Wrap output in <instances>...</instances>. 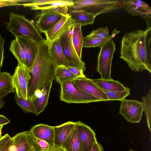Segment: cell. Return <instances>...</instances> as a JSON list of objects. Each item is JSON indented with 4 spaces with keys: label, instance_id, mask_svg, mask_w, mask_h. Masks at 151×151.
<instances>
[{
    "label": "cell",
    "instance_id": "obj_25",
    "mask_svg": "<svg viewBox=\"0 0 151 151\" xmlns=\"http://www.w3.org/2000/svg\"><path fill=\"white\" fill-rule=\"evenodd\" d=\"M81 27L80 25L74 24L72 29V41L78 57L82 59V51L83 37Z\"/></svg>",
    "mask_w": 151,
    "mask_h": 151
},
{
    "label": "cell",
    "instance_id": "obj_41",
    "mask_svg": "<svg viewBox=\"0 0 151 151\" xmlns=\"http://www.w3.org/2000/svg\"><path fill=\"white\" fill-rule=\"evenodd\" d=\"M40 151H64L61 148H58L55 147V149L53 150H46Z\"/></svg>",
    "mask_w": 151,
    "mask_h": 151
},
{
    "label": "cell",
    "instance_id": "obj_43",
    "mask_svg": "<svg viewBox=\"0 0 151 151\" xmlns=\"http://www.w3.org/2000/svg\"><path fill=\"white\" fill-rule=\"evenodd\" d=\"M129 151H135V150H130Z\"/></svg>",
    "mask_w": 151,
    "mask_h": 151
},
{
    "label": "cell",
    "instance_id": "obj_18",
    "mask_svg": "<svg viewBox=\"0 0 151 151\" xmlns=\"http://www.w3.org/2000/svg\"><path fill=\"white\" fill-rule=\"evenodd\" d=\"M75 127V122L68 121L59 126L53 127L54 144L55 147L61 146Z\"/></svg>",
    "mask_w": 151,
    "mask_h": 151
},
{
    "label": "cell",
    "instance_id": "obj_12",
    "mask_svg": "<svg viewBox=\"0 0 151 151\" xmlns=\"http://www.w3.org/2000/svg\"><path fill=\"white\" fill-rule=\"evenodd\" d=\"M74 24L73 20L68 13L64 15L53 27L44 33L49 45L70 32Z\"/></svg>",
    "mask_w": 151,
    "mask_h": 151
},
{
    "label": "cell",
    "instance_id": "obj_8",
    "mask_svg": "<svg viewBox=\"0 0 151 151\" xmlns=\"http://www.w3.org/2000/svg\"><path fill=\"white\" fill-rule=\"evenodd\" d=\"M100 47L97 60L96 70L102 79H112L111 76L112 61L116 45L114 42L110 40Z\"/></svg>",
    "mask_w": 151,
    "mask_h": 151
},
{
    "label": "cell",
    "instance_id": "obj_11",
    "mask_svg": "<svg viewBox=\"0 0 151 151\" xmlns=\"http://www.w3.org/2000/svg\"><path fill=\"white\" fill-rule=\"evenodd\" d=\"M72 29L60 39L61 47L70 66L82 70L84 72L86 69L85 64L78 57L73 46L72 41Z\"/></svg>",
    "mask_w": 151,
    "mask_h": 151
},
{
    "label": "cell",
    "instance_id": "obj_17",
    "mask_svg": "<svg viewBox=\"0 0 151 151\" xmlns=\"http://www.w3.org/2000/svg\"><path fill=\"white\" fill-rule=\"evenodd\" d=\"M29 131L35 138L43 140L53 148H55L54 144L53 127L40 124L32 127Z\"/></svg>",
    "mask_w": 151,
    "mask_h": 151
},
{
    "label": "cell",
    "instance_id": "obj_38",
    "mask_svg": "<svg viewBox=\"0 0 151 151\" xmlns=\"http://www.w3.org/2000/svg\"><path fill=\"white\" fill-rule=\"evenodd\" d=\"M102 145L97 142L95 143L90 151H104Z\"/></svg>",
    "mask_w": 151,
    "mask_h": 151
},
{
    "label": "cell",
    "instance_id": "obj_31",
    "mask_svg": "<svg viewBox=\"0 0 151 151\" xmlns=\"http://www.w3.org/2000/svg\"><path fill=\"white\" fill-rule=\"evenodd\" d=\"M109 35L108 28L106 27L93 30L87 36L93 38L101 39L108 37Z\"/></svg>",
    "mask_w": 151,
    "mask_h": 151
},
{
    "label": "cell",
    "instance_id": "obj_39",
    "mask_svg": "<svg viewBox=\"0 0 151 151\" xmlns=\"http://www.w3.org/2000/svg\"><path fill=\"white\" fill-rule=\"evenodd\" d=\"M10 122V121L3 115H0V125H4Z\"/></svg>",
    "mask_w": 151,
    "mask_h": 151
},
{
    "label": "cell",
    "instance_id": "obj_37",
    "mask_svg": "<svg viewBox=\"0 0 151 151\" xmlns=\"http://www.w3.org/2000/svg\"><path fill=\"white\" fill-rule=\"evenodd\" d=\"M10 137L8 134H6L3 136L2 138L0 140V151Z\"/></svg>",
    "mask_w": 151,
    "mask_h": 151
},
{
    "label": "cell",
    "instance_id": "obj_7",
    "mask_svg": "<svg viewBox=\"0 0 151 151\" xmlns=\"http://www.w3.org/2000/svg\"><path fill=\"white\" fill-rule=\"evenodd\" d=\"M68 8L60 6L41 10L37 14L36 27L40 33L46 32L53 27L65 15L68 14Z\"/></svg>",
    "mask_w": 151,
    "mask_h": 151
},
{
    "label": "cell",
    "instance_id": "obj_40",
    "mask_svg": "<svg viewBox=\"0 0 151 151\" xmlns=\"http://www.w3.org/2000/svg\"><path fill=\"white\" fill-rule=\"evenodd\" d=\"M5 104V101L2 98H0V109L3 108Z\"/></svg>",
    "mask_w": 151,
    "mask_h": 151
},
{
    "label": "cell",
    "instance_id": "obj_20",
    "mask_svg": "<svg viewBox=\"0 0 151 151\" xmlns=\"http://www.w3.org/2000/svg\"><path fill=\"white\" fill-rule=\"evenodd\" d=\"M68 13L73 20L74 24L81 26L93 24L96 17L93 14L83 11L68 10Z\"/></svg>",
    "mask_w": 151,
    "mask_h": 151
},
{
    "label": "cell",
    "instance_id": "obj_4",
    "mask_svg": "<svg viewBox=\"0 0 151 151\" xmlns=\"http://www.w3.org/2000/svg\"><path fill=\"white\" fill-rule=\"evenodd\" d=\"M10 20L6 25L7 29L15 37L26 36L39 43L45 39L36 27L24 16L11 12Z\"/></svg>",
    "mask_w": 151,
    "mask_h": 151
},
{
    "label": "cell",
    "instance_id": "obj_30",
    "mask_svg": "<svg viewBox=\"0 0 151 151\" xmlns=\"http://www.w3.org/2000/svg\"><path fill=\"white\" fill-rule=\"evenodd\" d=\"M14 99L17 104L26 113H31L36 115L35 106L32 101L19 97L14 94Z\"/></svg>",
    "mask_w": 151,
    "mask_h": 151
},
{
    "label": "cell",
    "instance_id": "obj_29",
    "mask_svg": "<svg viewBox=\"0 0 151 151\" xmlns=\"http://www.w3.org/2000/svg\"><path fill=\"white\" fill-rule=\"evenodd\" d=\"M100 88L104 92L109 101L114 100L122 101L125 99L126 97L129 96L130 93V90L127 87H126L125 90L121 91H109Z\"/></svg>",
    "mask_w": 151,
    "mask_h": 151
},
{
    "label": "cell",
    "instance_id": "obj_42",
    "mask_svg": "<svg viewBox=\"0 0 151 151\" xmlns=\"http://www.w3.org/2000/svg\"><path fill=\"white\" fill-rule=\"evenodd\" d=\"M3 125H0V140L2 138L3 136H2L1 135V131L2 128L3 127Z\"/></svg>",
    "mask_w": 151,
    "mask_h": 151
},
{
    "label": "cell",
    "instance_id": "obj_10",
    "mask_svg": "<svg viewBox=\"0 0 151 151\" xmlns=\"http://www.w3.org/2000/svg\"><path fill=\"white\" fill-rule=\"evenodd\" d=\"M122 7L132 16H139L144 18L147 29L151 28V7L146 3L139 0H124Z\"/></svg>",
    "mask_w": 151,
    "mask_h": 151
},
{
    "label": "cell",
    "instance_id": "obj_19",
    "mask_svg": "<svg viewBox=\"0 0 151 151\" xmlns=\"http://www.w3.org/2000/svg\"><path fill=\"white\" fill-rule=\"evenodd\" d=\"M52 82L53 80L47 82L43 87L40 95L32 101L35 108L36 115L43 111L48 104L49 94Z\"/></svg>",
    "mask_w": 151,
    "mask_h": 151
},
{
    "label": "cell",
    "instance_id": "obj_2",
    "mask_svg": "<svg viewBox=\"0 0 151 151\" xmlns=\"http://www.w3.org/2000/svg\"><path fill=\"white\" fill-rule=\"evenodd\" d=\"M38 53L35 61L28 70L32 74L29 85L28 86V100L32 101L40 95L46 83L54 79L58 67L52 55L50 46L44 39L38 44Z\"/></svg>",
    "mask_w": 151,
    "mask_h": 151
},
{
    "label": "cell",
    "instance_id": "obj_26",
    "mask_svg": "<svg viewBox=\"0 0 151 151\" xmlns=\"http://www.w3.org/2000/svg\"><path fill=\"white\" fill-rule=\"evenodd\" d=\"M120 32V31L115 29L112 32L111 35L108 37L101 39L93 38L86 36L83 37V47L91 48L100 47L111 40Z\"/></svg>",
    "mask_w": 151,
    "mask_h": 151
},
{
    "label": "cell",
    "instance_id": "obj_33",
    "mask_svg": "<svg viewBox=\"0 0 151 151\" xmlns=\"http://www.w3.org/2000/svg\"><path fill=\"white\" fill-rule=\"evenodd\" d=\"M35 139L39 147L38 151L53 150L55 148L52 147L46 142L40 139Z\"/></svg>",
    "mask_w": 151,
    "mask_h": 151
},
{
    "label": "cell",
    "instance_id": "obj_9",
    "mask_svg": "<svg viewBox=\"0 0 151 151\" xmlns=\"http://www.w3.org/2000/svg\"><path fill=\"white\" fill-rule=\"evenodd\" d=\"M12 78L17 95L19 98L28 100V84L31 78L28 69L18 63Z\"/></svg>",
    "mask_w": 151,
    "mask_h": 151
},
{
    "label": "cell",
    "instance_id": "obj_36",
    "mask_svg": "<svg viewBox=\"0 0 151 151\" xmlns=\"http://www.w3.org/2000/svg\"><path fill=\"white\" fill-rule=\"evenodd\" d=\"M12 137H10L0 151H12Z\"/></svg>",
    "mask_w": 151,
    "mask_h": 151
},
{
    "label": "cell",
    "instance_id": "obj_32",
    "mask_svg": "<svg viewBox=\"0 0 151 151\" xmlns=\"http://www.w3.org/2000/svg\"><path fill=\"white\" fill-rule=\"evenodd\" d=\"M32 0H0V8L9 6L22 5L23 4L29 3Z\"/></svg>",
    "mask_w": 151,
    "mask_h": 151
},
{
    "label": "cell",
    "instance_id": "obj_22",
    "mask_svg": "<svg viewBox=\"0 0 151 151\" xmlns=\"http://www.w3.org/2000/svg\"><path fill=\"white\" fill-rule=\"evenodd\" d=\"M12 76L8 72H0V98L15 92L12 81Z\"/></svg>",
    "mask_w": 151,
    "mask_h": 151
},
{
    "label": "cell",
    "instance_id": "obj_28",
    "mask_svg": "<svg viewBox=\"0 0 151 151\" xmlns=\"http://www.w3.org/2000/svg\"><path fill=\"white\" fill-rule=\"evenodd\" d=\"M143 111H145L147 125L151 134V90L147 95L142 98Z\"/></svg>",
    "mask_w": 151,
    "mask_h": 151
},
{
    "label": "cell",
    "instance_id": "obj_27",
    "mask_svg": "<svg viewBox=\"0 0 151 151\" xmlns=\"http://www.w3.org/2000/svg\"><path fill=\"white\" fill-rule=\"evenodd\" d=\"M77 76L67 69L65 66H58L56 70L54 79L60 84L67 80L76 79Z\"/></svg>",
    "mask_w": 151,
    "mask_h": 151
},
{
    "label": "cell",
    "instance_id": "obj_24",
    "mask_svg": "<svg viewBox=\"0 0 151 151\" xmlns=\"http://www.w3.org/2000/svg\"><path fill=\"white\" fill-rule=\"evenodd\" d=\"M92 80L98 87L107 91H121L126 89V87L121 83L113 79L107 80L100 78Z\"/></svg>",
    "mask_w": 151,
    "mask_h": 151
},
{
    "label": "cell",
    "instance_id": "obj_3",
    "mask_svg": "<svg viewBox=\"0 0 151 151\" xmlns=\"http://www.w3.org/2000/svg\"><path fill=\"white\" fill-rule=\"evenodd\" d=\"M38 44L28 37H18L11 42L9 50L18 63L28 70L33 64L37 56Z\"/></svg>",
    "mask_w": 151,
    "mask_h": 151
},
{
    "label": "cell",
    "instance_id": "obj_1",
    "mask_svg": "<svg viewBox=\"0 0 151 151\" xmlns=\"http://www.w3.org/2000/svg\"><path fill=\"white\" fill-rule=\"evenodd\" d=\"M120 58L134 72L151 73V28L125 33L121 42Z\"/></svg>",
    "mask_w": 151,
    "mask_h": 151
},
{
    "label": "cell",
    "instance_id": "obj_23",
    "mask_svg": "<svg viewBox=\"0 0 151 151\" xmlns=\"http://www.w3.org/2000/svg\"><path fill=\"white\" fill-rule=\"evenodd\" d=\"M61 148L64 151H83L75 127L63 143Z\"/></svg>",
    "mask_w": 151,
    "mask_h": 151
},
{
    "label": "cell",
    "instance_id": "obj_13",
    "mask_svg": "<svg viewBox=\"0 0 151 151\" xmlns=\"http://www.w3.org/2000/svg\"><path fill=\"white\" fill-rule=\"evenodd\" d=\"M143 111L142 104L141 102L126 99L121 101L119 113L128 122L139 123L141 119Z\"/></svg>",
    "mask_w": 151,
    "mask_h": 151
},
{
    "label": "cell",
    "instance_id": "obj_6",
    "mask_svg": "<svg viewBox=\"0 0 151 151\" xmlns=\"http://www.w3.org/2000/svg\"><path fill=\"white\" fill-rule=\"evenodd\" d=\"M71 79L60 84V100L68 104L88 103L103 101L76 87Z\"/></svg>",
    "mask_w": 151,
    "mask_h": 151
},
{
    "label": "cell",
    "instance_id": "obj_35",
    "mask_svg": "<svg viewBox=\"0 0 151 151\" xmlns=\"http://www.w3.org/2000/svg\"><path fill=\"white\" fill-rule=\"evenodd\" d=\"M65 68L76 75L77 78H84L86 76L83 74V71L77 68L71 66L65 67Z\"/></svg>",
    "mask_w": 151,
    "mask_h": 151
},
{
    "label": "cell",
    "instance_id": "obj_5",
    "mask_svg": "<svg viewBox=\"0 0 151 151\" xmlns=\"http://www.w3.org/2000/svg\"><path fill=\"white\" fill-rule=\"evenodd\" d=\"M123 0H73V5L68 10L83 11L98 15L120 9Z\"/></svg>",
    "mask_w": 151,
    "mask_h": 151
},
{
    "label": "cell",
    "instance_id": "obj_16",
    "mask_svg": "<svg viewBox=\"0 0 151 151\" xmlns=\"http://www.w3.org/2000/svg\"><path fill=\"white\" fill-rule=\"evenodd\" d=\"M72 83L76 87L91 95L103 101H109L104 92L95 84L91 79L86 77L77 78L73 80Z\"/></svg>",
    "mask_w": 151,
    "mask_h": 151
},
{
    "label": "cell",
    "instance_id": "obj_14",
    "mask_svg": "<svg viewBox=\"0 0 151 151\" xmlns=\"http://www.w3.org/2000/svg\"><path fill=\"white\" fill-rule=\"evenodd\" d=\"M12 151H37L39 147L31 132L25 131L12 137Z\"/></svg>",
    "mask_w": 151,
    "mask_h": 151
},
{
    "label": "cell",
    "instance_id": "obj_21",
    "mask_svg": "<svg viewBox=\"0 0 151 151\" xmlns=\"http://www.w3.org/2000/svg\"><path fill=\"white\" fill-rule=\"evenodd\" d=\"M49 46L51 53L58 67L60 66H70L63 52L60 39L56 40Z\"/></svg>",
    "mask_w": 151,
    "mask_h": 151
},
{
    "label": "cell",
    "instance_id": "obj_34",
    "mask_svg": "<svg viewBox=\"0 0 151 151\" xmlns=\"http://www.w3.org/2000/svg\"><path fill=\"white\" fill-rule=\"evenodd\" d=\"M5 40L0 34V72H1L4 57V43Z\"/></svg>",
    "mask_w": 151,
    "mask_h": 151
},
{
    "label": "cell",
    "instance_id": "obj_15",
    "mask_svg": "<svg viewBox=\"0 0 151 151\" xmlns=\"http://www.w3.org/2000/svg\"><path fill=\"white\" fill-rule=\"evenodd\" d=\"M75 124L83 151H90L97 142L95 131L81 121L75 122Z\"/></svg>",
    "mask_w": 151,
    "mask_h": 151
}]
</instances>
